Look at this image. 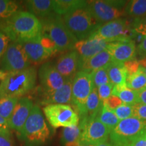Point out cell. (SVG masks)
Wrapping results in <instances>:
<instances>
[{
  "mask_svg": "<svg viewBox=\"0 0 146 146\" xmlns=\"http://www.w3.org/2000/svg\"><path fill=\"white\" fill-rule=\"evenodd\" d=\"M102 106H103V102L100 100L98 96V89L95 87L87 100L86 104H85L86 116L85 118L96 117L100 109L102 108Z\"/></svg>",
  "mask_w": 146,
  "mask_h": 146,
  "instance_id": "obj_27",
  "label": "cell"
},
{
  "mask_svg": "<svg viewBox=\"0 0 146 146\" xmlns=\"http://www.w3.org/2000/svg\"><path fill=\"white\" fill-rule=\"evenodd\" d=\"M21 43L32 63L42 62L55 54L53 51L47 49L42 43L41 35Z\"/></svg>",
  "mask_w": 146,
  "mask_h": 146,
  "instance_id": "obj_17",
  "label": "cell"
},
{
  "mask_svg": "<svg viewBox=\"0 0 146 146\" xmlns=\"http://www.w3.org/2000/svg\"><path fill=\"white\" fill-rule=\"evenodd\" d=\"M139 63H140V65H141V66L143 68L144 70H145V74H146V58L140 60Z\"/></svg>",
  "mask_w": 146,
  "mask_h": 146,
  "instance_id": "obj_45",
  "label": "cell"
},
{
  "mask_svg": "<svg viewBox=\"0 0 146 146\" xmlns=\"http://www.w3.org/2000/svg\"><path fill=\"white\" fill-rule=\"evenodd\" d=\"M103 104L106 106L108 108H109L110 110H114L116 108H118L120 105L123 104V102L117 96H111L108 99H107L106 101L104 102Z\"/></svg>",
  "mask_w": 146,
  "mask_h": 146,
  "instance_id": "obj_38",
  "label": "cell"
},
{
  "mask_svg": "<svg viewBox=\"0 0 146 146\" xmlns=\"http://www.w3.org/2000/svg\"><path fill=\"white\" fill-rule=\"evenodd\" d=\"M0 31L10 41L21 43L41 35L42 24L39 18L31 12L19 10L0 23Z\"/></svg>",
  "mask_w": 146,
  "mask_h": 146,
  "instance_id": "obj_1",
  "label": "cell"
},
{
  "mask_svg": "<svg viewBox=\"0 0 146 146\" xmlns=\"http://www.w3.org/2000/svg\"><path fill=\"white\" fill-rule=\"evenodd\" d=\"M33 106V103L30 98L27 97L19 98L14 112L8 122L10 129L19 133L29 118Z\"/></svg>",
  "mask_w": 146,
  "mask_h": 146,
  "instance_id": "obj_16",
  "label": "cell"
},
{
  "mask_svg": "<svg viewBox=\"0 0 146 146\" xmlns=\"http://www.w3.org/2000/svg\"><path fill=\"white\" fill-rule=\"evenodd\" d=\"M109 43L105 40L91 35L87 39L76 42L74 50L78 53L83 61L106 50Z\"/></svg>",
  "mask_w": 146,
  "mask_h": 146,
  "instance_id": "obj_15",
  "label": "cell"
},
{
  "mask_svg": "<svg viewBox=\"0 0 146 146\" xmlns=\"http://www.w3.org/2000/svg\"><path fill=\"white\" fill-rule=\"evenodd\" d=\"M110 82L114 85H125L127 73L123 63L112 61L107 66Z\"/></svg>",
  "mask_w": 146,
  "mask_h": 146,
  "instance_id": "obj_22",
  "label": "cell"
},
{
  "mask_svg": "<svg viewBox=\"0 0 146 146\" xmlns=\"http://www.w3.org/2000/svg\"><path fill=\"white\" fill-rule=\"evenodd\" d=\"M10 129L8 121L0 116V132H10Z\"/></svg>",
  "mask_w": 146,
  "mask_h": 146,
  "instance_id": "obj_43",
  "label": "cell"
},
{
  "mask_svg": "<svg viewBox=\"0 0 146 146\" xmlns=\"http://www.w3.org/2000/svg\"><path fill=\"white\" fill-rule=\"evenodd\" d=\"M18 133L26 146H41L48 139L50 129L38 106H34L23 129Z\"/></svg>",
  "mask_w": 146,
  "mask_h": 146,
  "instance_id": "obj_4",
  "label": "cell"
},
{
  "mask_svg": "<svg viewBox=\"0 0 146 146\" xmlns=\"http://www.w3.org/2000/svg\"><path fill=\"white\" fill-rule=\"evenodd\" d=\"M43 112L52 127H69L79 124V116L70 106L49 104L43 108Z\"/></svg>",
  "mask_w": 146,
  "mask_h": 146,
  "instance_id": "obj_10",
  "label": "cell"
},
{
  "mask_svg": "<svg viewBox=\"0 0 146 146\" xmlns=\"http://www.w3.org/2000/svg\"><path fill=\"white\" fill-rule=\"evenodd\" d=\"M126 1H89L87 8L98 25L106 23L125 15Z\"/></svg>",
  "mask_w": 146,
  "mask_h": 146,
  "instance_id": "obj_8",
  "label": "cell"
},
{
  "mask_svg": "<svg viewBox=\"0 0 146 146\" xmlns=\"http://www.w3.org/2000/svg\"><path fill=\"white\" fill-rule=\"evenodd\" d=\"M87 6L62 16L65 25L77 41L87 39L99 26Z\"/></svg>",
  "mask_w": 146,
  "mask_h": 146,
  "instance_id": "obj_5",
  "label": "cell"
},
{
  "mask_svg": "<svg viewBox=\"0 0 146 146\" xmlns=\"http://www.w3.org/2000/svg\"><path fill=\"white\" fill-rule=\"evenodd\" d=\"M137 53L141 60L146 58V36H144L137 47Z\"/></svg>",
  "mask_w": 146,
  "mask_h": 146,
  "instance_id": "obj_42",
  "label": "cell"
},
{
  "mask_svg": "<svg viewBox=\"0 0 146 146\" xmlns=\"http://www.w3.org/2000/svg\"><path fill=\"white\" fill-rule=\"evenodd\" d=\"M126 85L128 88L137 91L146 87V74L141 65L135 73L127 78Z\"/></svg>",
  "mask_w": 146,
  "mask_h": 146,
  "instance_id": "obj_28",
  "label": "cell"
},
{
  "mask_svg": "<svg viewBox=\"0 0 146 146\" xmlns=\"http://www.w3.org/2000/svg\"><path fill=\"white\" fill-rule=\"evenodd\" d=\"M125 14L135 18L139 19L146 15V0H132L128 1L125 8Z\"/></svg>",
  "mask_w": 146,
  "mask_h": 146,
  "instance_id": "obj_26",
  "label": "cell"
},
{
  "mask_svg": "<svg viewBox=\"0 0 146 146\" xmlns=\"http://www.w3.org/2000/svg\"><path fill=\"white\" fill-rule=\"evenodd\" d=\"M107 50L112 56V61L118 63L124 64L135 60L137 54V47L133 41L110 43Z\"/></svg>",
  "mask_w": 146,
  "mask_h": 146,
  "instance_id": "obj_18",
  "label": "cell"
},
{
  "mask_svg": "<svg viewBox=\"0 0 146 146\" xmlns=\"http://www.w3.org/2000/svg\"><path fill=\"white\" fill-rule=\"evenodd\" d=\"M124 65H125L126 70H127L128 77V76L132 75V74L135 73L138 70L139 67L140 66V63L139 61H137V60L135 59L124 63Z\"/></svg>",
  "mask_w": 146,
  "mask_h": 146,
  "instance_id": "obj_37",
  "label": "cell"
},
{
  "mask_svg": "<svg viewBox=\"0 0 146 146\" xmlns=\"http://www.w3.org/2000/svg\"><path fill=\"white\" fill-rule=\"evenodd\" d=\"M87 5V1L83 0H55L54 12L62 16L78 8H85Z\"/></svg>",
  "mask_w": 146,
  "mask_h": 146,
  "instance_id": "obj_23",
  "label": "cell"
},
{
  "mask_svg": "<svg viewBox=\"0 0 146 146\" xmlns=\"http://www.w3.org/2000/svg\"><path fill=\"white\" fill-rule=\"evenodd\" d=\"M133 113L134 116L138 119L146 122V105L141 103H138L133 105Z\"/></svg>",
  "mask_w": 146,
  "mask_h": 146,
  "instance_id": "obj_36",
  "label": "cell"
},
{
  "mask_svg": "<svg viewBox=\"0 0 146 146\" xmlns=\"http://www.w3.org/2000/svg\"><path fill=\"white\" fill-rule=\"evenodd\" d=\"M6 74L7 72H5L3 70H1V69H0V79L3 80V78H5V76H6Z\"/></svg>",
  "mask_w": 146,
  "mask_h": 146,
  "instance_id": "obj_46",
  "label": "cell"
},
{
  "mask_svg": "<svg viewBox=\"0 0 146 146\" xmlns=\"http://www.w3.org/2000/svg\"><path fill=\"white\" fill-rule=\"evenodd\" d=\"M146 129V122L131 117L120 120L111 131L110 143L111 146H129L137 136Z\"/></svg>",
  "mask_w": 146,
  "mask_h": 146,
  "instance_id": "obj_6",
  "label": "cell"
},
{
  "mask_svg": "<svg viewBox=\"0 0 146 146\" xmlns=\"http://www.w3.org/2000/svg\"><path fill=\"white\" fill-rule=\"evenodd\" d=\"M29 12L39 19L48 17L54 12V1L52 0H29L26 2Z\"/></svg>",
  "mask_w": 146,
  "mask_h": 146,
  "instance_id": "obj_21",
  "label": "cell"
},
{
  "mask_svg": "<svg viewBox=\"0 0 146 146\" xmlns=\"http://www.w3.org/2000/svg\"><path fill=\"white\" fill-rule=\"evenodd\" d=\"M81 58L75 50H70L62 55L54 66L62 76L67 79H73L76 72L80 70Z\"/></svg>",
  "mask_w": 146,
  "mask_h": 146,
  "instance_id": "obj_14",
  "label": "cell"
},
{
  "mask_svg": "<svg viewBox=\"0 0 146 146\" xmlns=\"http://www.w3.org/2000/svg\"><path fill=\"white\" fill-rule=\"evenodd\" d=\"M79 125L82 130L81 143L96 145L108 139L111 130L103 125L96 116L82 118Z\"/></svg>",
  "mask_w": 146,
  "mask_h": 146,
  "instance_id": "obj_12",
  "label": "cell"
},
{
  "mask_svg": "<svg viewBox=\"0 0 146 146\" xmlns=\"http://www.w3.org/2000/svg\"><path fill=\"white\" fill-rule=\"evenodd\" d=\"M19 8V5L15 1L0 0V23L18 12Z\"/></svg>",
  "mask_w": 146,
  "mask_h": 146,
  "instance_id": "obj_31",
  "label": "cell"
},
{
  "mask_svg": "<svg viewBox=\"0 0 146 146\" xmlns=\"http://www.w3.org/2000/svg\"><path fill=\"white\" fill-rule=\"evenodd\" d=\"M138 98L139 103L146 105V87L138 91Z\"/></svg>",
  "mask_w": 146,
  "mask_h": 146,
  "instance_id": "obj_44",
  "label": "cell"
},
{
  "mask_svg": "<svg viewBox=\"0 0 146 146\" xmlns=\"http://www.w3.org/2000/svg\"><path fill=\"white\" fill-rule=\"evenodd\" d=\"M132 31L129 22L125 18H120L99 25L92 35L108 43L129 41H133L130 34Z\"/></svg>",
  "mask_w": 146,
  "mask_h": 146,
  "instance_id": "obj_9",
  "label": "cell"
},
{
  "mask_svg": "<svg viewBox=\"0 0 146 146\" xmlns=\"http://www.w3.org/2000/svg\"><path fill=\"white\" fill-rule=\"evenodd\" d=\"M78 146H96V145H92V144L86 143H80V144Z\"/></svg>",
  "mask_w": 146,
  "mask_h": 146,
  "instance_id": "obj_48",
  "label": "cell"
},
{
  "mask_svg": "<svg viewBox=\"0 0 146 146\" xmlns=\"http://www.w3.org/2000/svg\"><path fill=\"white\" fill-rule=\"evenodd\" d=\"M40 21L42 24L41 34L54 43L58 51L74 49L78 41L66 26L61 16L53 13Z\"/></svg>",
  "mask_w": 146,
  "mask_h": 146,
  "instance_id": "obj_3",
  "label": "cell"
},
{
  "mask_svg": "<svg viewBox=\"0 0 146 146\" xmlns=\"http://www.w3.org/2000/svg\"><path fill=\"white\" fill-rule=\"evenodd\" d=\"M81 127L79 124L76 126L64 128L61 141L64 146H78L81 143Z\"/></svg>",
  "mask_w": 146,
  "mask_h": 146,
  "instance_id": "obj_25",
  "label": "cell"
},
{
  "mask_svg": "<svg viewBox=\"0 0 146 146\" xmlns=\"http://www.w3.org/2000/svg\"><path fill=\"white\" fill-rule=\"evenodd\" d=\"M133 30L136 33L146 36V15L139 19L135 20Z\"/></svg>",
  "mask_w": 146,
  "mask_h": 146,
  "instance_id": "obj_35",
  "label": "cell"
},
{
  "mask_svg": "<svg viewBox=\"0 0 146 146\" xmlns=\"http://www.w3.org/2000/svg\"><path fill=\"white\" fill-rule=\"evenodd\" d=\"M116 116L120 120H123L127 118L133 117L134 113H133V106L123 104L120 106L116 108L113 110Z\"/></svg>",
  "mask_w": 146,
  "mask_h": 146,
  "instance_id": "obj_33",
  "label": "cell"
},
{
  "mask_svg": "<svg viewBox=\"0 0 146 146\" xmlns=\"http://www.w3.org/2000/svg\"><path fill=\"white\" fill-rule=\"evenodd\" d=\"M72 79H67L61 88L48 94H44V104H71L72 103Z\"/></svg>",
  "mask_w": 146,
  "mask_h": 146,
  "instance_id": "obj_19",
  "label": "cell"
},
{
  "mask_svg": "<svg viewBox=\"0 0 146 146\" xmlns=\"http://www.w3.org/2000/svg\"><path fill=\"white\" fill-rule=\"evenodd\" d=\"M96 146H111L110 143L108 141H105V142H102V143H100L98 145H96Z\"/></svg>",
  "mask_w": 146,
  "mask_h": 146,
  "instance_id": "obj_47",
  "label": "cell"
},
{
  "mask_svg": "<svg viewBox=\"0 0 146 146\" xmlns=\"http://www.w3.org/2000/svg\"><path fill=\"white\" fill-rule=\"evenodd\" d=\"M112 61V56L106 49L89 59L83 61L81 60L80 70L91 72L94 70L107 66Z\"/></svg>",
  "mask_w": 146,
  "mask_h": 146,
  "instance_id": "obj_20",
  "label": "cell"
},
{
  "mask_svg": "<svg viewBox=\"0 0 146 146\" xmlns=\"http://www.w3.org/2000/svg\"><path fill=\"white\" fill-rule=\"evenodd\" d=\"M10 40L5 35L0 31V60L6 50Z\"/></svg>",
  "mask_w": 146,
  "mask_h": 146,
  "instance_id": "obj_39",
  "label": "cell"
},
{
  "mask_svg": "<svg viewBox=\"0 0 146 146\" xmlns=\"http://www.w3.org/2000/svg\"><path fill=\"white\" fill-rule=\"evenodd\" d=\"M112 96H117L124 104L129 105H135L139 103L138 98V92L128 88L127 85H114Z\"/></svg>",
  "mask_w": 146,
  "mask_h": 146,
  "instance_id": "obj_24",
  "label": "cell"
},
{
  "mask_svg": "<svg viewBox=\"0 0 146 146\" xmlns=\"http://www.w3.org/2000/svg\"><path fill=\"white\" fill-rule=\"evenodd\" d=\"M38 76L44 94H51L61 88L66 81L51 63L43 64L40 67Z\"/></svg>",
  "mask_w": 146,
  "mask_h": 146,
  "instance_id": "obj_13",
  "label": "cell"
},
{
  "mask_svg": "<svg viewBox=\"0 0 146 146\" xmlns=\"http://www.w3.org/2000/svg\"><path fill=\"white\" fill-rule=\"evenodd\" d=\"M0 146H13L10 132H0Z\"/></svg>",
  "mask_w": 146,
  "mask_h": 146,
  "instance_id": "obj_41",
  "label": "cell"
},
{
  "mask_svg": "<svg viewBox=\"0 0 146 146\" xmlns=\"http://www.w3.org/2000/svg\"><path fill=\"white\" fill-rule=\"evenodd\" d=\"M91 73H92L94 87L96 88H98V87L104 85V84L110 83V79L107 71V66L93 71Z\"/></svg>",
  "mask_w": 146,
  "mask_h": 146,
  "instance_id": "obj_32",
  "label": "cell"
},
{
  "mask_svg": "<svg viewBox=\"0 0 146 146\" xmlns=\"http://www.w3.org/2000/svg\"><path fill=\"white\" fill-rule=\"evenodd\" d=\"M94 88L92 73L84 70L76 72L72 79V103L82 118L86 116L85 104L87 98Z\"/></svg>",
  "mask_w": 146,
  "mask_h": 146,
  "instance_id": "obj_7",
  "label": "cell"
},
{
  "mask_svg": "<svg viewBox=\"0 0 146 146\" xmlns=\"http://www.w3.org/2000/svg\"><path fill=\"white\" fill-rule=\"evenodd\" d=\"M96 117L103 125H104L111 131L120 121L113 112V110L108 108L104 104L102 108L97 114Z\"/></svg>",
  "mask_w": 146,
  "mask_h": 146,
  "instance_id": "obj_29",
  "label": "cell"
},
{
  "mask_svg": "<svg viewBox=\"0 0 146 146\" xmlns=\"http://www.w3.org/2000/svg\"><path fill=\"white\" fill-rule=\"evenodd\" d=\"M129 146H146V129L133 139Z\"/></svg>",
  "mask_w": 146,
  "mask_h": 146,
  "instance_id": "obj_40",
  "label": "cell"
},
{
  "mask_svg": "<svg viewBox=\"0 0 146 146\" xmlns=\"http://www.w3.org/2000/svg\"><path fill=\"white\" fill-rule=\"evenodd\" d=\"M114 87V85L112 83L110 82V83L100 85V87H98L97 88V89H98V96H99V98L102 102L106 101V100L108 99L110 97L112 96V90Z\"/></svg>",
  "mask_w": 146,
  "mask_h": 146,
  "instance_id": "obj_34",
  "label": "cell"
},
{
  "mask_svg": "<svg viewBox=\"0 0 146 146\" xmlns=\"http://www.w3.org/2000/svg\"><path fill=\"white\" fill-rule=\"evenodd\" d=\"M19 98L14 97H0V116L7 121L10 120Z\"/></svg>",
  "mask_w": 146,
  "mask_h": 146,
  "instance_id": "obj_30",
  "label": "cell"
},
{
  "mask_svg": "<svg viewBox=\"0 0 146 146\" xmlns=\"http://www.w3.org/2000/svg\"><path fill=\"white\" fill-rule=\"evenodd\" d=\"M37 72L33 67L8 72L0 83V97L9 96L21 98L34 88Z\"/></svg>",
  "mask_w": 146,
  "mask_h": 146,
  "instance_id": "obj_2",
  "label": "cell"
},
{
  "mask_svg": "<svg viewBox=\"0 0 146 146\" xmlns=\"http://www.w3.org/2000/svg\"><path fill=\"white\" fill-rule=\"evenodd\" d=\"M31 63L23 45L13 41L9 43L1 59V70L7 73L28 68Z\"/></svg>",
  "mask_w": 146,
  "mask_h": 146,
  "instance_id": "obj_11",
  "label": "cell"
}]
</instances>
